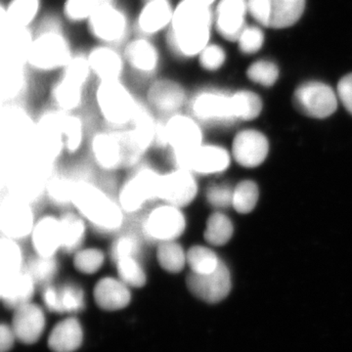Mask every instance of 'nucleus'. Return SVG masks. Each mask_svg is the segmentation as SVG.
<instances>
[{
	"mask_svg": "<svg viewBox=\"0 0 352 352\" xmlns=\"http://www.w3.org/2000/svg\"><path fill=\"white\" fill-rule=\"evenodd\" d=\"M63 133L65 151L74 154L82 148L85 129L80 118L74 113L64 112Z\"/></svg>",
	"mask_w": 352,
	"mask_h": 352,
	"instance_id": "c03bdc74",
	"label": "nucleus"
},
{
	"mask_svg": "<svg viewBox=\"0 0 352 352\" xmlns=\"http://www.w3.org/2000/svg\"><path fill=\"white\" fill-rule=\"evenodd\" d=\"M187 101L185 88L178 80L160 78L153 80L148 87L146 103L155 112L170 117L180 113Z\"/></svg>",
	"mask_w": 352,
	"mask_h": 352,
	"instance_id": "6ab92c4d",
	"label": "nucleus"
},
{
	"mask_svg": "<svg viewBox=\"0 0 352 352\" xmlns=\"http://www.w3.org/2000/svg\"><path fill=\"white\" fill-rule=\"evenodd\" d=\"M82 337L80 322L76 318H68L53 329L48 346L54 352H74L82 344Z\"/></svg>",
	"mask_w": 352,
	"mask_h": 352,
	"instance_id": "473e14b6",
	"label": "nucleus"
},
{
	"mask_svg": "<svg viewBox=\"0 0 352 352\" xmlns=\"http://www.w3.org/2000/svg\"><path fill=\"white\" fill-rule=\"evenodd\" d=\"M160 177L161 173L143 166L127 178L118 196L124 214H135L150 201L159 200Z\"/></svg>",
	"mask_w": 352,
	"mask_h": 352,
	"instance_id": "6e6552de",
	"label": "nucleus"
},
{
	"mask_svg": "<svg viewBox=\"0 0 352 352\" xmlns=\"http://www.w3.org/2000/svg\"><path fill=\"white\" fill-rule=\"evenodd\" d=\"M43 300L48 309L60 314L59 293L56 287L50 285L45 287L43 291Z\"/></svg>",
	"mask_w": 352,
	"mask_h": 352,
	"instance_id": "6e6d98bb",
	"label": "nucleus"
},
{
	"mask_svg": "<svg viewBox=\"0 0 352 352\" xmlns=\"http://www.w3.org/2000/svg\"><path fill=\"white\" fill-rule=\"evenodd\" d=\"M87 83L63 73L51 88V98L58 110L73 113L82 103L83 94Z\"/></svg>",
	"mask_w": 352,
	"mask_h": 352,
	"instance_id": "c756f323",
	"label": "nucleus"
},
{
	"mask_svg": "<svg viewBox=\"0 0 352 352\" xmlns=\"http://www.w3.org/2000/svg\"><path fill=\"white\" fill-rule=\"evenodd\" d=\"M186 228L183 208L162 201L148 212L142 223L143 233L156 244L179 240Z\"/></svg>",
	"mask_w": 352,
	"mask_h": 352,
	"instance_id": "1a4fd4ad",
	"label": "nucleus"
},
{
	"mask_svg": "<svg viewBox=\"0 0 352 352\" xmlns=\"http://www.w3.org/2000/svg\"><path fill=\"white\" fill-rule=\"evenodd\" d=\"M95 302L104 310L113 311L126 307L131 300L129 287L122 280L105 277L99 280L94 288Z\"/></svg>",
	"mask_w": 352,
	"mask_h": 352,
	"instance_id": "7c9ffc66",
	"label": "nucleus"
},
{
	"mask_svg": "<svg viewBox=\"0 0 352 352\" xmlns=\"http://www.w3.org/2000/svg\"><path fill=\"white\" fill-rule=\"evenodd\" d=\"M186 285L195 298L208 303H217L227 298L232 289V279L228 266L221 261L217 270L208 274L189 272Z\"/></svg>",
	"mask_w": 352,
	"mask_h": 352,
	"instance_id": "dca6fc26",
	"label": "nucleus"
},
{
	"mask_svg": "<svg viewBox=\"0 0 352 352\" xmlns=\"http://www.w3.org/2000/svg\"><path fill=\"white\" fill-rule=\"evenodd\" d=\"M221 259L210 247L194 245L187 250V265L190 272L195 274H208L217 270Z\"/></svg>",
	"mask_w": 352,
	"mask_h": 352,
	"instance_id": "58836bf2",
	"label": "nucleus"
},
{
	"mask_svg": "<svg viewBox=\"0 0 352 352\" xmlns=\"http://www.w3.org/2000/svg\"><path fill=\"white\" fill-rule=\"evenodd\" d=\"M75 182L65 176H51L46 186L45 194L54 205L66 207L71 205L72 191Z\"/></svg>",
	"mask_w": 352,
	"mask_h": 352,
	"instance_id": "49530a36",
	"label": "nucleus"
},
{
	"mask_svg": "<svg viewBox=\"0 0 352 352\" xmlns=\"http://www.w3.org/2000/svg\"><path fill=\"white\" fill-rule=\"evenodd\" d=\"M140 245L133 234H122L116 238L111 245L110 254L113 263L127 256H138Z\"/></svg>",
	"mask_w": 352,
	"mask_h": 352,
	"instance_id": "3c124183",
	"label": "nucleus"
},
{
	"mask_svg": "<svg viewBox=\"0 0 352 352\" xmlns=\"http://www.w3.org/2000/svg\"><path fill=\"white\" fill-rule=\"evenodd\" d=\"M234 116L237 120H252L263 110V101L254 92L240 90L231 94Z\"/></svg>",
	"mask_w": 352,
	"mask_h": 352,
	"instance_id": "ea45409f",
	"label": "nucleus"
},
{
	"mask_svg": "<svg viewBox=\"0 0 352 352\" xmlns=\"http://www.w3.org/2000/svg\"><path fill=\"white\" fill-rule=\"evenodd\" d=\"M144 1H150V0H142V2H144Z\"/></svg>",
	"mask_w": 352,
	"mask_h": 352,
	"instance_id": "bf43d9fd",
	"label": "nucleus"
},
{
	"mask_svg": "<svg viewBox=\"0 0 352 352\" xmlns=\"http://www.w3.org/2000/svg\"><path fill=\"white\" fill-rule=\"evenodd\" d=\"M63 111H48L36 122L34 153L44 163L51 164L65 151Z\"/></svg>",
	"mask_w": 352,
	"mask_h": 352,
	"instance_id": "ddd939ff",
	"label": "nucleus"
},
{
	"mask_svg": "<svg viewBox=\"0 0 352 352\" xmlns=\"http://www.w3.org/2000/svg\"><path fill=\"white\" fill-rule=\"evenodd\" d=\"M214 15L212 8L197 0H178L166 43L177 59L190 60L199 56L210 43Z\"/></svg>",
	"mask_w": 352,
	"mask_h": 352,
	"instance_id": "f257e3e1",
	"label": "nucleus"
},
{
	"mask_svg": "<svg viewBox=\"0 0 352 352\" xmlns=\"http://www.w3.org/2000/svg\"><path fill=\"white\" fill-rule=\"evenodd\" d=\"M247 10V0H219L214 12L215 30L227 41H238L245 28Z\"/></svg>",
	"mask_w": 352,
	"mask_h": 352,
	"instance_id": "393cba45",
	"label": "nucleus"
},
{
	"mask_svg": "<svg viewBox=\"0 0 352 352\" xmlns=\"http://www.w3.org/2000/svg\"><path fill=\"white\" fill-rule=\"evenodd\" d=\"M338 96L352 115V73L344 76L338 85Z\"/></svg>",
	"mask_w": 352,
	"mask_h": 352,
	"instance_id": "5fc2aeb1",
	"label": "nucleus"
},
{
	"mask_svg": "<svg viewBox=\"0 0 352 352\" xmlns=\"http://www.w3.org/2000/svg\"><path fill=\"white\" fill-rule=\"evenodd\" d=\"M43 10V0H8L0 8V25L32 29Z\"/></svg>",
	"mask_w": 352,
	"mask_h": 352,
	"instance_id": "c85d7f7f",
	"label": "nucleus"
},
{
	"mask_svg": "<svg viewBox=\"0 0 352 352\" xmlns=\"http://www.w3.org/2000/svg\"><path fill=\"white\" fill-rule=\"evenodd\" d=\"M25 270L36 282V285H45L52 281L56 276L58 263L56 256L54 258H44V256H34L29 259L25 265Z\"/></svg>",
	"mask_w": 352,
	"mask_h": 352,
	"instance_id": "37998d69",
	"label": "nucleus"
},
{
	"mask_svg": "<svg viewBox=\"0 0 352 352\" xmlns=\"http://www.w3.org/2000/svg\"><path fill=\"white\" fill-rule=\"evenodd\" d=\"M73 48L57 17L45 18L34 32L29 68L38 73L61 72L74 56Z\"/></svg>",
	"mask_w": 352,
	"mask_h": 352,
	"instance_id": "7ed1b4c3",
	"label": "nucleus"
},
{
	"mask_svg": "<svg viewBox=\"0 0 352 352\" xmlns=\"http://www.w3.org/2000/svg\"><path fill=\"white\" fill-rule=\"evenodd\" d=\"M175 3L171 0H150L142 2L133 28L136 36L154 38L166 34L173 21Z\"/></svg>",
	"mask_w": 352,
	"mask_h": 352,
	"instance_id": "a211bd4d",
	"label": "nucleus"
},
{
	"mask_svg": "<svg viewBox=\"0 0 352 352\" xmlns=\"http://www.w3.org/2000/svg\"><path fill=\"white\" fill-rule=\"evenodd\" d=\"M190 115L201 124L229 126L237 122L231 94L217 89L201 90L189 102Z\"/></svg>",
	"mask_w": 352,
	"mask_h": 352,
	"instance_id": "9d476101",
	"label": "nucleus"
},
{
	"mask_svg": "<svg viewBox=\"0 0 352 352\" xmlns=\"http://www.w3.org/2000/svg\"><path fill=\"white\" fill-rule=\"evenodd\" d=\"M237 41L243 53L254 54L263 47L264 34L258 27H245Z\"/></svg>",
	"mask_w": 352,
	"mask_h": 352,
	"instance_id": "603ef678",
	"label": "nucleus"
},
{
	"mask_svg": "<svg viewBox=\"0 0 352 352\" xmlns=\"http://www.w3.org/2000/svg\"><path fill=\"white\" fill-rule=\"evenodd\" d=\"M34 36L32 29L0 25V64L29 67Z\"/></svg>",
	"mask_w": 352,
	"mask_h": 352,
	"instance_id": "4be33fe9",
	"label": "nucleus"
},
{
	"mask_svg": "<svg viewBox=\"0 0 352 352\" xmlns=\"http://www.w3.org/2000/svg\"><path fill=\"white\" fill-rule=\"evenodd\" d=\"M59 293L60 314L78 312L85 307L82 289L74 284H66L58 288Z\"/></svg>",
	"mask_w": 352,
	"mask_h": 352,
	"instance_id": "09e8293b",
	"label": "nucleus"
},
{
	"mask_svg": "<svg viewBox=\"0 0 352 352\" xmlns=\"http://www.w3.org/2000/svg\"><path fill=\"white\" fill-rule=\"evenodd\" d=\"M36 285L24 268L15 274L0 277V296L7 307L16 309L31 302Z\"/></svg>",
	"mask_w": 352,
	"mask_h": 352,
	"instance_id": "cd10ccee",
	"label": "nucleus"
},
{
	"mask_svg": "<svg viewBox=\"0 0 352 352\" xmlns=\"http://www.w3.org/2000/svg\"><path fill=\"white\" fill-rule=\"evenodd\" d=\"M248 8L259 24L271 29H285L302 17L305 0H248Z\"/></svg>",
	"mask_w": 352,
	"mask_h": 352,
	"instance_id": "f8f14e48",
	"label": "nucleus"
},
{
	"mask_svg": "<svg viewBox=\"0 0 352 352\" xmlns=\"http://www.w3.org/2000/svg\"><path fill=\"white\" fill-rule=\"evenodd\" d=\"M164 147L170 150L173 159L188 155L203 143L201 124L192 115L182 112L161 122Z\"/></svg>",
	"mask_w": 352,
	"mask_h": 352,
	"instance_id": "0eeeda50",
	"label": "nucleus"
},
{
	"mask_svg": "<svg viewBox=\"0 0 352 352\" xmlns=\"http://www.w3.org/2000/svg\"><path fill=\"white\" fill-rule=\"evenodd\" d=\"M116 0H65L62 17L69 24H87V21L102 7Z\"/></svg>",
	"mask_w": 352,
	"mask_h": 352,
	"instance_id": "f704fd0d",
	"label": "nucleus"
},
{
	"mask_svg": "<svg viewBox=\"0 0 352 352\" xmlns=\"http://www.w3.org/2000/svg\"><path fill=\"white\" fill-rule=\"evenodd\" d=\"M59 217L63 239L62 251L74 254L83 247L87 238V221L78 212L71 210L64 212Z\"/></svg>",
	"mask_w": 352,
	"mask_h": 352,
	"instance_id": "72a5a7b5",
	"label": "nucleus"
},
{
	"mask_svg": "<svg viewBox=\"0 0 352 352\" xmlns=\"http://www.w3.org/2000/svg\"><path fill=\"white\" fill-rule=\"evenodd\" d=\"M118 275L124 283L132 288H142L147 282L144 267L138 256H127L116 261Z\"/></svg>",
	"mask_w": 352,
	"mask_h": 352,
	"instance_id": "a19ab883",
	"label": "nucleus"
},
{
	"mask_svg": "<svg viewBox=\"0 0 352 352\" xmlns=\"http://www.w3.org/2000/svg\"><path fill=\"white\" fill-rule=\"evenodd\" d=\"M197 1L200 2V3L204 4V6L210 7V8H212V6H214V2L217 1V0H197Z\"/></svg>",
	"mask_w": 352,
	"mask_h": 352,
	"instance_id": "13d9d810",
	"label": "nucleus"
},
{
	"mask_svg": "<svg viewBox=\"0 0 352 352\" xmlns=\"http://www.w3.org/2000/svg\"><path fill=\"white\" fill-rule=\"evenodd\" d=\"M247 74L252 82L259 83L263 87H271L278 80L279 69L273 62L259 60L248 69Z\"/></svg>",
	"mask_w": 352,
	"mask_h": 352,
	"instance_id": "de8ad7c7",
	"label": "nucleus"
},
{
	"mask_svg": "<svg viewBox=\"0 0 352 352\" xmlns=\"http://www.w3.org/2000/svg\"><path fill=\"white\" fill-rule=\"evenodd\" d=\"M199 185L195 173L186 168H175L161 173L159 201L184 208L191 205L198 196Z\"/></svg>",
	"mask_w": 352,
	"mask_h": 352,
	"instance_id": "2eb2a0df",
	"label": "nucleus"
},
{
	"mask_svg": "<svg viewBox=\"0 0 352 352\" xmlns=\"http://www.w3.org/2000/svg\"><path fill=\"white\" fill-rule=\"evenodd\" d=\"M294 105L298 112L315 119H325L337 110V95L333 88L320 82L302 83L296 88Z\"/></svg>",
	"mask_w": 352,
	"mask_h": 352,
	"instance_id": "4468645a",
	"label": "nucleus"
},
{
	"mask_svg": "<svg viewBox=\"0 0 352 352\" xmlns=\"http://www.w3.org/2000/svg\"><path fill=\"white\" fill-rule=\"evenodd\" d=\"M173 160L176 168H186L196 175H212L223 173L230 166V155L226 148L201 144L193 152Z\"/></svg>",
	"mask_w": 352,
	"mask_h": 352,
	"instance_id": "f3484780",
	"label": "nucleus"
},
{
	"mask_svg": "<svg viewBox=\"0 0 352 352\" xmlns=\"http://www.w3.org/2000/svg\"><path fill=\"white\" fill-rule=\"evenodd\" d=\"M71 206L88 223L103 232H116L124 226L126 214L119 201L87 180H76Z\"/></svg>",
	"mask_w": 352,
	"mask_h": 352,
	"instance_id": "f03ea898",
	"label": "nucleus"
},
{
	"mask_svg": "<svg viewBox=\"0 0 352 352\" xmlns=\"http://www.w3.org/2000/svg\"><path fill=\"white\" fill-rule=\"evenodd\" d=\"M105 259V254L99 248L82 247L74 254L73 263L78 272L92 275L103 267Z\"/></svg>",
	"mask_w": 352,
	"mask_h": 352,
	"instance_id": "79ce46f5",
	"label": "nucleus"
},
{
	"mask_svg": "<svg viewBox=\"0 0 352 352\" xmlns=\"http://www.w3.org/2000/svg\"><path fill=\"white\" fill-rule=\"evenodd\" d=\"M36 219L32 201L7 193L0 204V231L3 237L21 241L31 236Z\"/></svg>",
	"mask_w": 352,
	"mask_h": 352,
	"instance_id": "9b49d317",
	"label": "nucleus"
},
{
	"mask_svg": "<svg viewBox=\"0 0 352 352\" xmlns=\"http://www.w3.org/2000/svg\"><path fill=\"white\" fill-rule=\"evenodd\" d=\"M15 338L16 335L12 328L9 327L6 324L1 325V327H0V351L7 352L10 351L14 342H15Z\"/></svg>",
	"mask_w": 352,
	"mask_h": 352,
	"instance_id": "4d7b16f0",
	"label": "nucleus"
},
{
	"mask_svg": "<svg viewBox=\"0 0 352 352\" xmlns=\"http://www.w3.org/2000/svg\"><path fill=\"white\" fill-rule=\"evenodd\" d=\"M258 187L252 180L240 182L233 190V208L239 214H249L258 201Z\"/></svg>",
	"mask_w": 352,
	"mask_h": 352,
	"instance_id": "a18cd8bd",
	"label": "nucleus"
},
{
	"mask_svg": "<svg viewBox=\"0 0 352 352\" xmlns=\"http://www.w3.org/2000/svg\"><path fill=\"white\" fill-rule=\"evenodd\" d=\"M36 122L16 102L2 104L0 117L1 159L29 156L34 153Z\"/></svg>",
	"mask_w": 352,
	"mask_h": 352,
	"instance_id": "20e7f679",
	"label": "nucleus"
},
{
	"mask_svg": "<svg viewBox=\"0 0 352 352\" xmlns=\"http://www.w3.org/2000/svg\"><path fill=\"white\" fill-rule=\"evenodd\" d=\"M92 75L98 82L122 80L126 64L122 50L116 46L99 44L87 52Z\"/></svg>",
	"mask_w": 352,
	"mask_h": 352,
	"instance_id": "5701e85b",
	"label": "nucleus"
},
{
	"mask_svg": "<svg viewBox=\"0 0 352 352\" xmlns=\"http://www.w3.org/2000/svg\"><path fill=\"white\" fill-rule=\"evenodd\" d=\"M233 190L226 184L212 185L207 190V200L215 208H226L232 206Z\"/></svg>",
	"mask_w": 352,
	"mask_h": 352,
	"instance_id": "864d4df0",
	"label": "nucleus"
},
{
	"mask_svg": "<svg viewBox=\"0 0 352 352\" xmlns=\"http://www.w3.org/2000/svg\"><path fill=\"white\" fill-rule=\"evenodd\" d=\"M267 138L258 131H241L234 138L232 155L235 161L245 168L261 166L267 157Z\"/></svg>",
	"mask_w": 352,
	"mask_h": 352,
	"instance_id": "a878e982",
	"label": "nucleus"
},
{
	"mask_svg": "<svg viewBox=\"0 0 352 352\" xmlns=\"http://www.w3.org/2000/svg\"><path fill=\"white\" fill-rule=\"evenodd\" d=\"M95 163L105 170L129 166V155L122 132L102 131L95 134L90 144Z\"/></svg>",
	"mask_w": 352,
	"mask_h": 352,
	"instance_id": "412c9836",
	"label": "nucleus"
},
{
	"mask_svg": "<svg viewBox=\"0 0 352 352\" xmlns=\"http://www.w3.org/2000/svg\"><path fill=\"white\" fill-rule=\"evenodd\" d=\"M127 68L142 76L156 75L161 66V52L151 38L136 36L122 48Z\"/></svg>",
	"mask_w": 352,
	"mask_h": 352,
	"instance_id": "aec40b11",
	"label": "nucleus"
},
{
	"mask_svg": "<svg viewBox=\"0 0 352 352\" xmlns=\"http://www.w3.org/2000/svg\"><path fill=\"white\" fill-rule=\"evenodd\" d=\"M85 25L88 34L97 43L116 47L126 44L133 28L129 14L116 1L99 9Z\"/></svg>",
	"mask_w": 352,
	"mask_h": 352,
	"instance_id": "423d86ee",
	"label": "nucleus"
},
{
	"mask_svg": "<svg viewBox=\"0 0 352 352\" xmlns=\"http://www.w3.org/2000/svg\"><path fill=\"white\" fill-rule=\"evenodd\" d=\"M197 58L204 71L217 72L226 63V52L219 44L208 43Z\"/></svg>",
	"mask_w": 352,
	"mask_h": 352,
	"instance_id": "8fccbe9b",
	"label": "nucleus"
},
{
	"mask_svg": "<svg viewBox=\"0 0 352 352\" xmlns=\"http://www.w3.org/2000/svg\"><path fill=\"white\" fill-rule=\"evenodd\" d=\"M234 226L230 219L223 212H215L208 217L204 238L208 245L221 247L232 238Z\"/></svg>",
	"mask_w": 352,
	"mask_h": 352,
	"instance_id": "4c0bfd02",
	"label": "nucleus"
},
{
	"mask_svg": "<svg viewBox=\"0 0 352 352\" xmlns=\"http://www.w3.org/2000/svg\"><path fill=\"white\" fill-rule=\"evenodd\" d=\"M95 101L102 117L109 124L126 127L133 119L139 100L120 80L98 82Z\"/></svg>",
	"mask_w": 352,
	"mask_h": 352,
	"instance_id": "39448f33",
	"label": "nucleus"
},
{
	"mask_svg": "<svg viewBox=\"0 0 352 352\" xmlns=\"http://www.w3.org/2000/svg\"><path fill=\"white\" fill-rule=\"evenodd\" d=\"M32 249L36 256L54 258L63 249L60 217L45 214L36 219L31 236Z\"/></svg>",
	"mask_w": 352,
	"mask_h": 352,
	"instance_id": "b1692460",
	"label": "nucleus"
},
{
	"mask_svg": "<svg viewBox=\"0 0 352 352\" xmlns=\"http://www.w3.org/2000/svg\"><path fill=\"white\" fill-rule=\"evenodd\" d=\"M20 241L1 236L0 240V277L15 274L25 268L24 252Z\"/></svg>",
	"mask_w": 352,
	"mask_h": 352,
	"instance_id": "e433bc0d",
	"label": "nucleus"
},
{
	"mask_svg": "<svg viewBox=\"0 0 352 352\" xmlns=\"http://www.w3.org/2000/svg\"><path fill=\"white\" fill-rule=\"evenodd\" d=\"M156 258L157 263L166 272L178 274L187 265V250L179 241H170L157 244Z\"/></svg>",
	"mask_w": 352,
	"mask_h": 352,
	"instance_id": "c9c22d12",
	"label": "nucleus"
},
{
	"mask_svg": "<svg viewBox=\"0 0 352 352\" xmlns=\"http://www.w3.org/2000/svg\"><path fill=\"white\" fill-rule=\"evenodd\" d=\"M45 326L43 309L34 303H25L16 308L13 316L12 329L16 338L24 344L38 342Z\"/></svg>",
	"mask_w": 352,
	"mask_h": 352,
	"instance_id": "bb28decb",
	"label": "nucleus"
},
{
	"mask_svg": "<svg viewBox=\"0 0 352 352\" xmlns=\"http://www.w3.org/2000/svg\"><path fill=\"white\" fill-rule=\"evenodd\" d=\"M29 67L0 64V96L2 104L15 102L28 87Z\"/></svg>",
	"mask_w": 352,
	"mask_h": 352,
	"instance_id": "2f4dec72",
	"label": "nucleus"
}]
</instances>
